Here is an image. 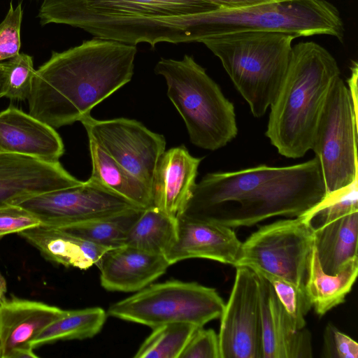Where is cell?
Segmentation results:
<instances>
[{"label": "cell", "instance_id": "cell-1", "mask_svg": "<svg viewBox=\"0 0 358 358\" xmlns=\"http://www.w3.org/2000/svg\"><path fill=\"white\" fill-rule=\"evenodd\" d=\"M325 196L315 157L287 166L208 173L196 183L180 215L231 229L250 227L272 217L301 216Z\"/></svg>", "mask_w": 358, "mask_h": 358}, {"label": "cell", "instance_id": "cell-2", "mask_svg": "<svg viewBox=\"0 0 358 358\" xmlns=\"http://www.w3.org/2000/svg\"><path fill=\"white\" fill-rule=\"evenodd\" d=\"M136 53V45L96 37L53 51L35 71L29 114L53 128L80 122L131 80Z\"/></svg>", "mask_w": 358, "mask_h": 358}, {"label": "cell", "instance_id": "cell-3", "mask_svg": "<svg viewBox=\"0 0 358 358\" xmlns=\"http://www.w3.org/2000/svg\"><path fill=\"white\" fill-rule=\"evenodd\" d=\"M340 76L336 59L322 45L306 41L292 46L266 131L279 154L296 159L311 150L327 97Z\"/></svg>", "mask_w": 358, "mask_h": 358}, {"label": "cell", "instance_id": "cell-4", "mask_svg": "<svg viewBox=\"0 0 358 358\" xmlns=\"http://www.w3.org/2000/svg\"><path fill=\"white\" fill-rule=\"evenodd\" d=\"M294 36L278 31H243L203 39L235 87L260 117L275 98L289 64Z\"/></svg>", "mask_w": 358, "mask_h": 358}, {"label": "cell", "instance_id": "cell-5", "mask_svg": "<svg viewBox=\"0 0 358 358\" xmlns=\"http://www.w3.org/2000/svg\"><path fill=\"white\" fill-rule=\"evenodd\" d=\"M154 70L164 78L167 96L182 117L192 144L216 150L236 137L233 103L193 57L161 58Z\"/></svg>", "mask_w": 358, "mask_h": 358}, {"label": "cell", "instance_id": "cell-6", "mask_svg": "<svg viewBox=\"0 0 358 358\" xmlns=\"http://www.w3.org/2000/svg\"><path fill=\"white\" fill-rule=\"evenodd\" d=\"M196 42L210 36L243 31H278L296 37L329 35L343 41L344 24L326 0H277L239 8H219L192 14Z\"/></svg>", "mask_w": 358, "mask_h": 358}, {"label": "cell", "instance_id": "cell-7", "mask_svg": "<svg viewBox=\"0 0 358 358\" xmlns=\"http://www.w3.org/2000/svg\"><path fill=\"white\" fill-rule=\"evenodd\" d=\"M224 302L214 288L169 280L150 285L111 305L108 315L152 329L172 322L203 327L220 317Z\"/></svg>", "mask_w": 358, "mask_h": 358}, {"label": "cell", "instance_id": "cell-8", "mask_svg": "<svg viewBox=\"0 0 358 358\" xmlns=\"http://www.w3.org/2000/svg\"><path fill=\"white\" fill-rule=\"evenodd\" d=\"M357 104L338 77L333 84L313 136L315 154L326 189V196L358 180Z\"/></svg>", "mask_w": 358, "mask_h": 358}, {"label": "cell", "instance_id": "cell-9", "mask_svg": "<svg viewBox=\"0 0 358 358\" xmlns=\"http://www.w3.org/2000/svg\"><path fill=\"white\" fill-rule=\"evenodd\" d=\"M313 246V227L303 217L278 220L241 243L234 266L263 271L305 289Z\"/></svg>", "mask_w": 358, "mask_h": 358}, {"label": "cell", "instance_id": "cell-10", "mask_svg": "<svg viewBox=\"0 0 358 358\" xmlns=\"http://www.w3.org/2000/svg\"><path fill=\"white\" fill-rule=\"evenodd\" d=\"M219 8L206 0H43L38 17L41 25L63 24L82 29L106 19L190 15Z\"/></svg>", "mask_w": 358, "mask_h": 358}, {"label": "cell", "instance_id": "cell-11", "mask_svg": "<svg viewBox=\"0 0 358 358\" xmlns=\"http://www.w3.org/2000/svg\"><path fill=\"white\" fill-rule=\"evenodd\" d=\"M80 122L89 139L151 190L158 162L165 152L163 135L125 117L99 120L90 115Z\"/></svg>", "mask_w": 358, "mask_h": 358}, {"label": "cell", "instance_id": "cell-12", "mask_svg": "<svg viewBox=\"0 0 358 358\" xmlns=\"http://www.w3.org/2000/svg\"><path fill=\"white\" fill-rule=\"evenodd\" d=\"M17 205L34 215L41 224L56 227L138 208L126 199L88 180L77 186L29 196Z\"/></svg>", "mask_w": 358, "mask_h": 358}, {"label": "cell", "instance_id": "cell-13", "mask_svg": "<svg viewBox=\"0 0 358 358\" xmlns=\"http://www.w3.org/2000/svg\"><path fill=\"white\" fill-rule=\"evenodd\" d=\"M236 268L231 292L220 317V358H262L257 275L248 267Z\"/></svg>", "mask_w": 358, "mask_h": 358}, {"label": "cell", "instance_id": "cell-14", "mask_svg": "<svg viewBox=\"0 0 358 358\" xmlns=\"http://www.w3.org/2000/svg\"><path fill=\"white\" fill-rule=\"evenodd\" d=\"M59 163L0 152V206L18 204L38 194L81 185Z\"/></svg>", "mask_w": 358, "mask_h": 358}, {"label": "cell", "instance_id": "cell-15", "mask_svg": "<svg viewBox=\"0 0 358 358\" xmlns=\"http://www.w3.org/2000/svg\"><path fill=\"white\" fill-rule=\"evenodd\" d=\"M67 310L13 296L0 303V358H35L34 339Z\"/></svg>", "mask_w": 358, "mask_h": 358}, {"label": "cell", "instance_id": "cell-16", "mask_svg": "<svg viewBox=\"0 0 358 358\" xmlns=\"http://www.w3.org/2000/svg\"><path fill=\"white\" fill-rule=\"evenodd\" d=\"M259 282L262 358L313 357L310 332L299 329L287 315L266 279Z\"/></svg>", "mask_w": 358, "mask_h": 358}, {"label": "cell", "instance_id": "cell-17", "mask_svg": "<svg viewBox=\"0 0 358 358\" xmlns=\"http://www.w3.org/2000/svg\"><path fill=\"white\" fill-rule=\"evenodd\" d=\"M241 243L230 227L180 215L177 217L176 239L164 257L170 266L202 258L234 266Z\"/></svg>", "mask_w": 358, "mask_h": 358}, {"label": "cell", "instance_id": "cell-18", "mask_svg": "<svg viewBox=\"0 0 358 358\" xmlns=\"http://www.w3.org/2000/svg\"><path fill=\"white\" fill-rule=\"evenodd\" d=\"M0 149L47 162H59L64 152L55 128L13 106L0 112Z\"/></svg>", "mask_w": 358, "mask_h": 358}, {"label": "cell", "instance_id": "cell-19", "mask_svg": "<svg viewBox=\"0 0 358 358\" xmlns=\"http://www.w3.org/2000/svg\"><path fill=\"white\" fill-rule=\"evenodd\" d=\"M96 266L104 289L130 292L149 285L163 275L170 264L162 255L124 245L108 249Z\"/></svg>", "mask_w": 358, "mask_h": 358}, {"label": "cell", "instance_id": "cell-20", "mask_svg": "<svg viewBox=\"0 0 358 358\" xmlns=\"http://www.w3.org/2000/svg\"><path fill=\"white\" fill-rule=\"evenodd\" d=\"M201 158L184 145L165 151L158 162L152 185L154 206L177 218L191 196Z\"/></svg>", "mask_w": 358, "mask_h": 358}, {"label": "cell", "instance_id": "cell-21", "mask_svg": "<svg viewBox=\"0 0 358 358\" xmlns=\"http://www.w3.org/2000/svg\"><path fill=\"white\" fill-rule=\"evenodd\" d=\"M18 234L47 260L81 270L96 266L110 249L85 241L59 227L41 224Z\"/></svg>", "mask_w": 358, "mask_h": 358}, {"label": "cell", "instance_id": "cell-22", "mask_svg": "<svg viewBox=\"0 0 358 358\" xmlns=\"http://www.w3.org/2000/svg\"><path fill=\"white\" fill-rule=\"evenodd\" d=\"M314 247L322 270L336 274L358 258V210L313 228Z\"/></svg>", "mask_w": 358, "mask_h": 358}, {"label": "cell", "instance_id": "cell-23", "mask_svg": "<svg viewBox=\"0 0 358 358\" xmlns=\"http://www.w3.org/2000/svg\"><path fill=\"white\" fill-rule=\"evenodd\" d=\"M358 273V258L351 260L336 274L322 268L315 247L310 254L305 290L311 306L318 315L343 303L350 292Z\"/></svg>", "mask_w": 358, "mask_h": 358}, {"label": "cell", "instance_id": "cell-24", "mask_svg": "<svg viewBox=\"0 0 358 358\" xmlns=\"http://www.w3.org/2000/svg\"><path fill=\"white\" fill-rule=\"evenodd\" d=\"M92 172L88 180L129 201L138 208L154 206L151 190L89 139Z\"/></svg>", "mask_w": 358, "mask_h": 358}, {"label": "cell", "instance_id": "cell-25", "mask_svg": "<svg viewBox=\"0 0 358 358\" xmlns=\"http://www.w3.org/2000/svg\"><path fill=\"white\" fill-rule=\"evenodd\" d=\"M177 237V218L155 206L143 209L131 228L125 245L164 256Z\"/></svg>", "mask_w": 358, "mask_h": 358}, {"label": "cell", "instance_id": "cell-26", "mask_svg": "<svg viewBox=\"0 0 358 358\" xmlns=\"http://www.w3.org/2000/svg\"><path fill=\"white\" fill-rule=\"evenodd\" d=\"M143 210V208H134L59 228L85 241L106 248H115L125 245L131 228Z\"/></svg>", "mask_w": 358, "mask_h": 358}, {"label": "cell", "instance_id": "cell-27", "mask_svg": "<svg viewBox=\"0 0 358 358\" xmlns=\"http://www.w3.org/2000/svg\"><path fill=\"white\" fill-rule=\"evenodd\" d=\"M106 316L100 307L67 310L64 315L45 327L31 345L35 348L59 341L92 338L102 329Z\"/></svg>", "mask_w": 358, "mask_h": 358}, {"label": "cell", "instance_id": "cell-28", "mask_svg": "<svg viewBox=\"0 0 358 358\" xmlns=\"http://www.w3.org/2000/svg\"><path fill=\"white\" fill-rule=\"evenodd\" d=\"M199 328L187 322H172L153 329L135 358H179L189 339Z\"/></svg>", "mask_w": 358, "mask_h": 358}, {"label": "cell", "instance_id": "cell-29", "mask_svg": "<svg viewBox=\"0 0 358 358\" xmlns=\"http://www.w3.org/2000/svg\"><path fill=\"white\" fill-rule=\"evenodd\" d=\"M252 271L264 277L271 284L277 298L295 327L299 329L305 328V317L312 308L305 289L275 275L263 271Z\"/></svg>", "mask_w": 358, "mask_h": 358}, {"label": "cell", "instance_id": "cell-30", "mask_svg": "<svg viewBox=\"0 0 358 358\" xmlns=\"http://www.w3.org/2000/svg\"><path fill=\"white\" fill-rule=\"evenodd\" d=\"M356 210H358V180L345 189L325 196L301 217L315 228Z\"/></svg>", "mask_w": 358, "mask_h": 358}, {"label": "cell", "instance_id": "cell-31", "mask_svg": "<svg viewBox=\"0 0 358 358\" xmlns=\"http://www.w3.org/2000/svg\"><path fill=\"white\" fill-rule=\"evenodd\" d=\"M8 73L4 96L11 100L27 99L36 70L32 57L19 53L7 62Z\"/></svg>", "mask_w": 358, "mask_h": 358}, {"label": "cell", "instance_id": "cell-32", "mask_svg": "<svg viewBox=\"0 0 358 358\" xmlns=\"http://www.w3.org/2000/svg\"><path fill=\"white\" fill-rule=\"evenodd\" d=\"M22 20L21 3L13 8L10 2L8 11L0 23V62L11 59L20 53Z\"/></svg>", "mask_w": 358, "mask_h": 358}, {"label": "cell", "instance_id": "cell-33", "mask_svg": "<svg viewBox=\"0 0 358 358\" xmlns=\"http://www.w3.org/2000/svg\"><path fill=\"white\" fill-rule=\"evenodd\" d=\"M322 357L324 358H357L358 343L341 331L332 323H328L323 334Z\"/></svg>", "mask_w": 358, "mask_h": 358}, {"label": "cell", "instance_id": "cell-34", "mask_svg": "<svg viewBox=\"0 0 358 358\" xmlns=\"http://www.w3.org/2000/svg\"><path fill=\"white\" fill-rule=\"evenodd\" d=\"M31 212L17 204L0 206V238L41 224Z\"/></svg>", "mask_w": 358, "mask_h": 358}, {"label": "cell", "instance_id": "cell-35", "mask_svg": "<svg viewBox=\"0 0 358 358\" xmlns=\"http://www.w3.org/2000/svg\"><path fill=\"white\" fill-rule=\"evenodd\" d=\"M179 358H220L218 335L213 329L197 328Z\"/></svg>", "mask_w": 358, "mask_h": 358}, {"label": "cell", "instance_id": "cell-36", "mask_svg": "<svg viewBox=\"0 0 358 358\" xmlns=\"http://www.w3.org/2000/svg\"><path fill=\"white\" fill-rule=\"evenodd\" d=\"M220 8H239L262 3L273 2L277 0H206Z\"/></svg>", "mask_w": 358, "mask_h": 358}, {"label": "cell", "instance_id": "cell-37", "mask_svg": "<svg viewBox=\"0 0 358 358\" xmlns=\"http://www.w3.org/2000/svg\"><path fill=\"white\" fill-rule=\"evenodd\" d=\"M7 73V62H0V99L3 97L5 94Z\"/></svg>", "mask_w": 358, "mask_h": 358}, {"label": "cell", "instance_id": "cell-38", "mask_svg": "<svg viewBox=\"0 0 358 358\" xmlns=\"http://www.w3.org/2000/svg\"><path fill=\"white\" fill-rule=\"evenodd\" d=\"M7 292V284L5 278L0 273V303L6 301V293Z\"/></svg>", "mask_w": 358, "mask_h": 358}, {"label": "cell", "instance_id": "cell-39", "mask_svg": "<svg viewBox=\"0 0 358 358\" xmlns=\"http://www.w3.org/2000/svg\"><path fill=\"white\" fill-rule=\"evenodd\" d=\"M1 149H0V152H1Z\"/></svg>", "mask_w": 358, "mask_h": 358}]
</instances>
